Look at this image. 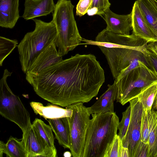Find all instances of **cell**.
Wrapping results in <instances>:
<instances>
[{
	"label": "cell",
	"instance_id": "6da1fadb",
	"mask_svg": "<svg viewBox=\"0 0 157 157\" xmlns=\"http://www.w3.org/2000/svg\"><path fill=\"white\" fill-rule=\"evenodd\" d=\"M25 79L39 96L56 105L66 107L83 102L91 89L93 77L77 55L52 64Z\"/></svg>",
	"mask_w": 157,
	"mask_h": 157
},
{
	"label": "cell",
	"instance_id": "7a4b0ae2",
	"mask_svg": "<svg viewBox=\"0 0 157 157\" xmlns=\"http://www.w3.org/2000/svg\"><path fill=\"white\" fill-rule=\"evenodd\" d=\"M145 41L133 33L128 35L115 34L104 29L95 40L89 44L97 45L105 55L114 80L118 81L131 70L145 63L155 71L145 53Z\"/></svg>",
	"mask_w": 157,
	"mask_h": 157
},
{
	"label": "cell",
	"instance_id": "3957f363",
	"mask_svg": "<svg viewBox=\"0 0 157 157\" xmlns=\"http://www.w3.org/2000/svg\"><path fill=\"white\" fill-rule=\"evenodd\" d=\"M87 130L82 157H104L117 134L119 118L116 113L92 114Z\"/></svg>",
	"mask_w": 157,
	"mask_h": 157
},
{
	"label": "cell",
	"instance_id": "277c9868",
	"mask_svg": "<svg viewBox=\"0 0 157 157\" xmlns=\"http://www.w3.org/2000/svg\"><path fill=\"white\" fill-rule=\"evenodd\" d=\"M33 20L34 29L27 33L17 46L21 69L25 74L41 52L55 41L57 36L52 20L47 22L36 18Z\"/></svg>",
	"mask_w": 157,
	"mask_h": 157
},
{
	"label": "cell",
	"instance_id": "5b68a950",
	"mask_svg": "<svg viewBox=\"0 0 157 157\" xmlns=\"http://www.w3.org/2000/svg\"><path fill=\"white\" fill-rule=\"evenodd\" d=\"M74 7L70 0H58L52 13V21L57 32L55 43L62 56L81 45L83 39L74 17Z\"/></svg>",
	"mask_w": 157,
	"mask_h": 157
},
{
	"label": "cell",
	"instance_id": "8992f818",
	"mask_svg": "<svg viewBox=\"0 0 157 157\" xmlns=\"http://www.w3.org/2000/svg\"><path fill=\"white\" fill-rule=\"evenodd\" d=\"M12 72L4 70L0 81V114L21 128L23 133L32 126L30 114L19 97L14 94L9 86L7 78Z\"/></svg>",
	"mask_w": 157,
	"mask_h": 157
},
{
	"label": "cell",
	"instance_id": "52a82bcc",
	"mask_svg": "<svg viewBox=\"0 0 157 157\" xmlns=\"http://www.w3.org/2000/svg\"><path fill=\"white\" fill-rule=\"evenodd\" d=\"M117 102L124 105L136 98L144 87L157 81V73L144 63L131 70L118 81Z\"/></svg>",
	"mask_w": 157,
	"mask_h": 157
},
{
	"label": "cell",
	"instance_id": "ba28073f",
	"mask_svg": "<svg viewBox=\"0 0 157 157\" xmlns=\"http://www.w3.org/2000/svg\"><path fill=\"white\" fill-rule=\"evenodd\" d=\"M82 102L67 106L72 114L68 117L71 137V153L73 157H82L86 133L90 120V114L87 107Z\"/></svg>",
	"mask_w": 157,
	"mask_h": 157
},
{
	"label": "cell",
	"instance_id": "9c48e42d",
	"mask_svg": "<svg viewBox=\"0 0 157 157\" xmlns=\"http://www.w3.org/2000/svg\"><path fill=\"white\" fill-rule=\"evenodd\" d=\"M129 102L131 106L130 121L122 142L124 147L128 149L130 157H137L144 143L141 140V124L144 109L137 97Z\"/></svg>",
	"mask_w": 157,
	"mask_h": 157
},
{
	"label": "cell",
	"instance_id": "30bf717a",
	"mask_svg": "<svg viewBox=\"0 0 157 157\" xmlns=\"http://www.w3.org/2000/svg\"><path fill=\"white\" fill-rule=\"evenodd\" d=\"M131 13L132 33L147 43L157 41V36L149 25L136 1Z\"/></svg>",
	"mask_w": 157,
	"mask_h": 157
},
{
	"label": "cell",
	"instance_id": "8fae6325",
	"mask_svg": "<svg viewBox=\"0 0 157 157\" xmlns=\"http://www.w3.org/2000/svg\"><path fill=\"white\" fill-rule=\"evenodd\" d=\"M103 15L107 25L105 28L107 30L118 34L130 35V32L132 30L131 13L127 15H119L114 13L109 8Z\"/></svg>",
	"mask_w": 157,
	"mask_h": 157
},
{
	"label": "cell",
	"instance_id": "7c38bea8",
	"mask_svg": "<svg viewBox=\"0 0 157 157\" xmlns=\"http://www.w3.org/2000/svg\"><path fill=\"white\" fill-rule=\"evenodd\" d=\"M22 17L25 20L46 16L54 11V0H25Z\"/></svg>",
	"mask_w": 157,
	"mask_h": 157
},
{
	"label": "cell",
	"instance_id": "4fadbf2b",
	"mask_svg": "<svg viewBox=\"0 0 157 157\" xmlns=\"http://www.w3.org/2000/svg\"><path fill=\"white\" fill-rule=\"evenodd\" d=\"M62 60V56L59 53L55 42L41 52L26 73L36 74Z\"/></svg>",
	"mask_w": 157,
	"mask_h": 157
},
{
	"label": "cell",
	"instance_id": "5bb4252c",
	"mask_svg": "<svg viewBox=\"0 0 157 157\" xmlns=\"http://www.w3.org/2000/svg\"><path fill=\"white\" fill-rule=\"evenodd\" d=\"M107 90L101 95L98 100L90 107H87L90 114L108 112H114V102L116 100L117 87L116 82L108 84Z\"/></svg>",
	"mask_w": 157,
	"mask_h": 157
},
{
	"label": "cell",
	"instance_id": "9a60e30c",
	"mask_svg": "<svg viewBox=\"0 0 157 157\" xmlns=\"http://www.w3.org/2000/svg\"><path fill=\"white\" fill-rule=\"evenodd\" d=\"M21 140L25 146L26 157H48L42 141L32 126L23 133Z\"/></svg>",
	"mask_w": 157,
	"mask_h": 157
},
{
	"label": "cell",
	"instance_id": "2e32d148",
	"mask_svg": "<svg viewBox=\"0 0 157 157\" xmlns=\"http://www.w3.org/2000/svg\"><path fill=\"white\" fill-rule=\"evenodd\" d=\"M19 0H0V26L13 29L19 17Z\"/></svg>",
	"mask_w": 157,
	"mask_h": 157
},
{
	"label": "cell",
	"instance_id": "e0dca14e",
	"mask_svg": "<svg viewBox=\"0 0 157 157\" xmlns=\"http://www.w3.org/2000/svg\"><path fill=\"white\" fill-rule=\"evenodd\" d=\"M32 126L43 143L48 157L57 156V150L54 145V138L50 126L40 119L36 118Z\"/></svg>",
	"mask_w": 157,
	"mask_h": 157
},
{
	"label": "cell",
	"instance_id": "ac0fdd59",
	"mask_svg": "<svg viewBox=\"0 0 157 157\" xmlns=\"http://www.w3.org/2000/svg\"><path fill=\"white\" fill-rule=\"evenodd\" d=\"M59 143L65 148L70 149L71 137L68 117L47 119Z\"/></svg>",
	"mask_w": 157,
	"mask_h": 157
},
{
	"label": "cell",
	"instance_id": "d6986e66",
	"mask_svg": "<svg viewBox=\"0 0 157 157\" xmlns=\"http://www.w3.org/2000/svg\"><path fill=\"white\" fill-rule=\"evenodd\" d=\"M30 105L34 113L39 114L46 119L63 117H70L72 110L70 109H64L57 105L48 104L44 106L41 103L32 101Z\"/></svg>",
	"mask_w": 157,
	"mask_h": 157
},
{
	"label": "cell",
	"instance_id": "ffe728a7",
	"mask_svg": "<svg viewBox=\"0 0 157 157\" xmlns=\"http://www.w3.org/2000/svg\"><path fill=\"white\" fill-rule=\"evenodd\" d=\"M5 154L7 157H26L24 143L16 138L10 136L6 143L0 142V156Z\"/></svg>",
	"mask_w": 157,
	"mask_h": 157
},
{
	"label": "cell",
	"instance_id": "44dd1931",
	"mask_svg": "<svg viewBox=\"0 0 157 157\" xmlns=\"http://www.w3.org/2000/svg\"><path fill=\"white\" fill-rule=\"evenodd\" d=\"M141 13L149 25L157 36V10L150 0H136Z\"/></svg>",
	"mask_w": 157,
	"mask_h": 157
},
{
	"label": "cell",
	"instance_id": "7402d4cb",
	"mask_svg": "<svg viewBox=\"0 0 157 157\" xmlns=\"http://www.w3.org/2000/svg\"><path fill=\"white\" fill-rule=\"evenodd\" d=\"M157 94V81L144 87L137 97L142 104L144 110L147 112L152 109Z\"/></svg>",
	"mask_w": 157,
	"mask_h": 157
},
{
	"label": "cell",
	"instance_id": "603a6c76",
	"mask_svg": "<svg viewBox=\"0 0 157 157\" xmlns=\"http://www.w3.org/2000/svg\"><path fill=\"white\" fill-rule=\"evenodd\" d=\"M18 42L16 39L11 40L0 37V66H2L4 59L17 46Z\"/></svg>",
	"mask_w": 157,
	"mask_h": 157
},
{
	"label": "cell",
	"instance_id": "cb8c5ba5",
	"mask_svg": "<svg viewBox=\"0 0 157 157\" xmlns=\"http://www.w3.org/2000/svg\"><path fill=\"white\" fill-rule=\"evenodd\" d=\"M148 146L147 157H157V117L151 125Z\"/></svg>",
	"mask_w": 157,
	"mask_h": 157
},
{
	"label": "cell",
	"instance_id": "d4e9b609",
	"mask_svg": "<svg viewBox=\"0 0 157 157\" xmlns=\"http://www.w3.org/2000/svg\"><path fill=\"white\" fill-rule=\"evenodd\" d=\"M122 119L118 124L119 132L118 134L121 141L126 134L130 123L131 115V106L130 105L124 111L122 112Z\"/></svg>",
	"mask_w": 157,
	"mask_h": 157
},
{
	"label": "cell",
	"instance_id": "484cf974",
	"mask_svg": "<svg viewBox=\"0 0 157 157\" xmlns=\"http://www.w3.org/2000/svg\"><path fill=\"white\" fill-rule=\"evenodd\" d=\"M122 146V141L117 134L108 148L104 157H120L121 149Z\"/></svg>",
	"mask_w": 157,
	"mask_h": 157
},
{
	"label": "cell",
	"instance_id": "4316f807",
	"mask_svg": "<svg viewBox=\"0 0 157 157\" xmlns=\"http://www.w3.org/2000/svg\"><path fill=\"white\" fill-rule=\"evenodd\" d=\"M150 129L148 113L143 110L141 124V140L145 144L148 143Z\"/></svg>",
	"mask_w": 157,
	"mask_h": 157
},
{
	"label": "cell",
	"instance_id": "83f0119b",
	"mask_svg": "<svg viewBox=\"0 0 157 157\" xmlns=\"http://www.w3.org/2000/svg\"><path fill=\"white\" fill-rule=\"evenodd\" d=\"M111 5L109 0H92V2L89 9L94 8L98 10V15H103L105 11Z\"/></svg>",
	"mask_w": 157,
	"mask_h": 157
},
{
	"label": "cell",
	"instance_id": "f1b7e54d",
	"mask_svg": "<svg viewBox=\"0 0 157 157\" xmlns=\"http://www.w3.org/2000/svg\"><path fill=\"white\" fill-rule=\"evenodd\" d=\"M92 0H79L76 7V15L80 17L87 13L91 6Z\"/></svg>",
	"mask_w": 157,
	"mask_h": 157
},
{
	"label": "cell",
	"instance_id": "f546056e",
	"mask_svg": "<svg viewBox=\"0 0 157 157\" xmlns=\"http://www.w3.org/2000/svg\"><path fill=\"white\" fill-rule=\"evenodd\" d=\"M145 52L154 70L157 73V55L147 48Z\"/></svg>",
	"mask_w": 157,
	"mask_h": 157
},
{
	"label": "cell",
	"instance_id": "4dcf8cb0",
	"mask_svg": "<svg viewBox=\"0 0 157 157\" xmlns=\"http://www.w3.org/2000/svg\"><path fill=\"white\" fill-rule=\"evenodd\" d=\"M147 48L157 55V41L148 43Z\"/></svg>",
	"mask_w": 157,
	"mask_h": 157
},
{
	"label": "cell",
	"instance_id": "1f68e13d",
	"mask_svg": "<svg viewBox=\"0 0 157 157\" xmlns=\"http://www.w3.org/2000/svg\"><path fill=\"white\" fill-rule=\"evenodd\" d=\"M120 157H130L129 152L128 148L121 147L120 151Z\"/></svg>",
	"mask_w": 157,
	"mask_h": 157
},
{
	"label": "cell",
	"instance_id": "d6a6232c",
	"mask_svg": "<svg viewBox=\"0 0 157 157\" xmlns=\"http://www.w3.org/2000/svg\"><path fill=\"white\" fill-rule=\"evenodd\" d=\"M152 108L157 111V94L155 99Z\"/></svg>",
	"mask_w": 157,
	"mask_h": 157
},
{
	"label": "cell",
	"instance_id": "836d02e7",
	"mask_svg": "<svg viewBox=\"0 0 157 157\" xmlns=\"http://www.w3.org/2000/svg\"><path fill=\"white\" fill-rule=\"evenodd\" d=\"M157 10V1L156 0H150Z\"/></svg>",
	"mask_w": 157,
	"mask_h": 157
},
{
	"label": "cell",
	"instance_id": "e575fe53",
	"mask_svg": "<svg viewBox=\"0 0 157 157\" xmlns=\"http://www.w3.org/2000/svg\"><path fill=\"white\" fill-rule=\"evenodd\" d=\"M71 155H72L71 153H70L69 152H66L64 154V156L70 157L71 156Z\"/></svg>",
	"mask_w": 157,
	"mask_h": 157
}]
</instances>
